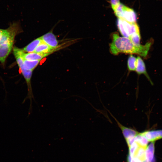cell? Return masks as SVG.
<instances>
[{
    "label": "cell",
    "mask_w": 162,
    "mask_h": 162,
    "mask_svg": "<svg viewBox=\"0 0 162 162\" xmlns=\"http://www.w3.org/2000/svg\"><path fill=\"white\" fill-rule=\"evenodd\" d=\"M112 41L110 44L111 53L114 55L119 53L137 54L146 58L153 42L151 40L145 45L139 46H135L128 38L121 37L117 32L112 34Z\"/></svg>",
    "instance_id": "6da1fadb"
},
{
    "label": "cell",
    "mask_w": 162,
    "mask_h": 162,
    "mask_svg": "<svg viewBox=\"0 0 162 162\" xmlns=\"http://www.w3.org/2000/svg\"><path fill=\"white\" fill-rule=\"evenodd\" d=\"M13 52L21 73L23 76L27 84L28 94L26 99H29L30 101V104H31L32 99L34 98L31 84V78L33 71L26 69L24 67L22 58L15 50H13Z\"/></svg>",
    "instance_id": "7a4b0ae2"
},
{
    "label": "cell",
    "mask_w": 162,
    "mask_h": 162,
    "mask_svg": "<svg viewBox=\"0 0 162 162\" xmlns=\"http://www.w3.org/2000/svg\"><path fill=\"white\" fill-rule=\"evenodd\" d=\"M115 15L118 18L131 23L136 22L137 15L132 8L120 3L113 10Z\"/></svg>",
    "instance_id": "3957f363"
},
{
    "label": "cell",
    "mask_w": 162,
    "mask_h": 162,
    "mask_svg": "<svg viewBox=\"0 0 162 162\" xmlns=\"http://www.w3.org/2000/svg\"><path fill=\"white\" fill-rule=\"evenodd\" d=\"M117 26L121 34L127 38L132 34L140 32L139 27L136 22L131 23L118 18Z\"/></svg>",
    "instance_id": "277c9868"
},
{
    "label": "cell",
    "mask_w": 162,
    "mask_h": 162,
    "mask_svg": "<svg viewBox=\"0 0 162 162\" xmlns=\"http://www.w3.org/2000/svg\"><path fill=\"white\" fill-rule=\"evenodd\" d=\"M19 25L14 23L6 29H4L0 38V45L9 42H14L16 35L19 32Z\"/></svg>",
    "instance_id": "5b68a950"
},
{
    "label": "cell",
    "mask_w": 162,
    "mask_h": 162,
    "mask_svg": "<svg viewBox=\"0 0 162 162\" xmlns=\"http://www.w3.org/2000/svg\"><path fill=\"white\" fill-rule=\"evenodd\" d=\"M42 41L54 49L57 48L58 42L55 34L51 32H49L40 37Z\"/></svg>",
    "instance_id": "8992f818"
},
{
    "label": "cell",
    "mask_w": 162,
    "mask_h": 162,
    "mask_svg": "<svg viewBox=\"0 0 162 162\" xmlns=\"http://www.w3.org/2000/svg\"><path fill=\"white\" fill-rule=\"evenodd\" d=\"M110 113L116 122L118 126L121 129L125 140L130 138L135 137L139 133L134 129L123 125L111 113Z\"/></svg>",
    "instance_id": "52a82bcc"
},
{
    "label": "cell",
    "mask_w": 162,
    "mask_h": 162,
    "mask_svg": "<svg viewBox=\"0 0 162 162\" xmlns=\"http://www.w3.org/2000/svg\"><path fill=\"white\" fill-rule=\"evenodd\" d=\"M141 133L148 142H154L162 138V130H146Z\"/></svg>",
    "instance_id": "ba28073f"
},
{
    "label": "cell",
    "mask_w": 162,
    "mask_h": 162,
    "mask_svg": "<svg viewBox=\"0 0 162 162\" xmlns=\"http://www.w3.org/2000/svg\"><path fill=\"white\" fill-rule=\"evenodd\" d=\"M13 43L9 42L0 45V62L4 64L11 51Z\"/></svg>",
    "instance_id": "9c48e42d"
},
{
    "label": "cell",
    "mask_w": 162,
    "mask_h": 162,
    "mask_svg": "<svg viewBox=\"0 0 162 162\" xmlns=\"http://www.w3.org/2000/svg\"><path fill=\"white\" fill-rule=\"evenodd\" d=\"M135 71L138 75L144 74L149 80L151 84L153 85V82L146 71L145 63L140 56H138L137 58V64Z\"/></svg>",
    "instance_id": "30bf717a"
},
{
    "label": "cell",
    "mask_w": 162,
    "mask_h": 162,
    "mask_svg": "<svg viewBox=\"0 0 162 162\" xmlns=\"http://www.w3.org/2000/svg\"><path fill=\"white\" fill-rule=\"evenodd\" d=\"M154 142H152L145 149L146 159L149 162H154Z\"/></svg>",
    "instance_id": "8fae6325"
},
{
    "label": "cell",
    "mask_w": 162,
    "mask_h": 162,
    "mask_svg": "<svg viewBox=\"0 0 162 162\" xmlns=\"http://www.w3.org/2000/svg\"><path fill=\"white\" fill-rule=\"evenodd\" d=\"M42 41V40L40 37L33 40L22 50L24 52H34L37 47Z\"/></svg>",
    "instance_id": "7c38bea8"
},
{
    "label": "cell",
    "mask_w": 162,
    "mask_h": 162,
    "mask_svg": "<svg viewBox=\"0 0 162 162\" xmlns=\"http://www.w3.org/2000/svg\"><path fill=\"white\" fill-rule=\"evenodd\" d=\"M53 50L54 49L42 41L37 47L34 52L41 54H50Z\"/></svg>",
    "instance_id": "4fadbf2b"
},
{
    "label": "cell",
    "mask_w": 162,
    "mask_h": 162,
    "mask_svg": "<svg viewBox=\"0 0 162 162\" xmlns=\"http://www.w3.org/2000/svg\"><path fill=\"white\" fill-rule=\"evenodd\" d=\"M134 142L140 146L145 148L147 146L148 141L141 133H139L135 137Z\"/></svg>",
    "instance_id": "5bb4252c"
},
{
    "label": "cell",
    "mask_w": 162,
    "mask_h": 162,
    "mask_svg": "<svg viewBox=\"0 0 162 162\" xmlns=\"http://www.w3.org/2000/svg\"><path fill=\"white\" fill-rule=\"evenodd\" d=\"M24 67L26 70L33 71L41 60H28L23 59Z\"/></svg>",
    "instance_id": "9a60e30c"
},
{
    "label": "cell",
    "mask_w": 162,
    "mask_h": 162,
    "mask_svg": "<svg viewBox=\"0 0 162 162\" xmlns=\"http://www.w3.org/2000/svg\"><path fill=\"white\" fill-rule=\"evenodd\" d=\"M137 64V58L132 55L129 57L128 60V68L130 71H135Z\"/></svg>",
    "instance_id": "2e32d148"
},
{
    "label": "cell",
    "mask_w": 162,
    "mask_h": 162,
    "mask_svg": "<svg viewBox=\"0 0 162 162\" xmlns=\"http://www.w3.org/2000/svg\"><path fill=\"white\" fill-rule=\"evenodd\" d=\"M145 149L146 148L139 146L134 157L138 158L142 161L145 160Z\"/></svg>",
    "instance_id": "e0dca14e"
},
{
    "label": "cell",
    "mask_w": 162,
    "mask_h": 162,
    "mask_svg": "<svg viewBox=\"0 0 162 162\" xmlns=\"http://www.w3.org/2000/svg\"><path fill=\"white\" fill-rule=\"evenodd\" d=\"M133 44L135 46H139L140 44L141 36L139 33H137L131 35L129 38Z\"/></svg>",
    "instance_id": "ac0fdd59"
},
{
    "label": "cell",
    "mask_w": 162,
    "mask_h": 162,
    "mask_svg": "<svg viewBox=\"0 0 162 162\" xmlns=\"http://www.w3.org/2000/svg\"><path fill=\"white\" fill-rule=\"evenodd\" d=\"M139 146L135 142H134L129 148V154L132 157H133Z\"/></svg>",
    "instance_id": "d6986e66"
},
{
    "label": "cell",
    "mask_w": 162,
    "mask_h": 162,
    "mask_svg": "<svg viewBox=\"0 0 162 162\" xmlns=\"http://www.w3.org/2000/svg\"><path fill=\"white\" fill-rule=\"evenodd\" d=\"M120 3V0H110V5L112 10L116 7Z\"/></svg>",
    "instance_id": "ffe728a7"
},
{
    "label": "cell",
    "mask_w": 162,
    "mask_h": 162,
    "mask_svg": "<svg viewBox=\"0 0 162 162\" xmlns=\"http://www.w3.org/2000/svg\"><path fill=\"white\" fill-rule=\"evenodd\" d=\"M128 162H142V161L138 158L135 157H131L128 154L127 157Z\"/></svg>",
    "instance_id": "44dd1931"
},
{
    "label": "cell",
    "mask_w": 162,
    "mask_h": 162,
    "mask_svg": "<svg viewBox=\"0 0 162 162\" xmlns=\"http://www.w3.org/2000/svg\"><path fill=\"white\" fill-rule=\"evenodd\" d=\"M4 29H0V38L2 36Z\"/></svg>",
    "instance_id": "7402d4cb"
},
{
    "label": "cell",
    "mask_w": 162,
    "mask_h": 162,
    "mask_svg": "<svg viewBox=\"0 0 162 162\" xmlns=\"http://www.w3.org/2000/svg\"><path fill=\"white\" fill-rule=\"evenodd\" d=\"M142 162H149L147 160H146V159H145L144 160H143L142 161Z\"/></svg>",
    "instance_id": "603a6c76"
}]
</instances>
